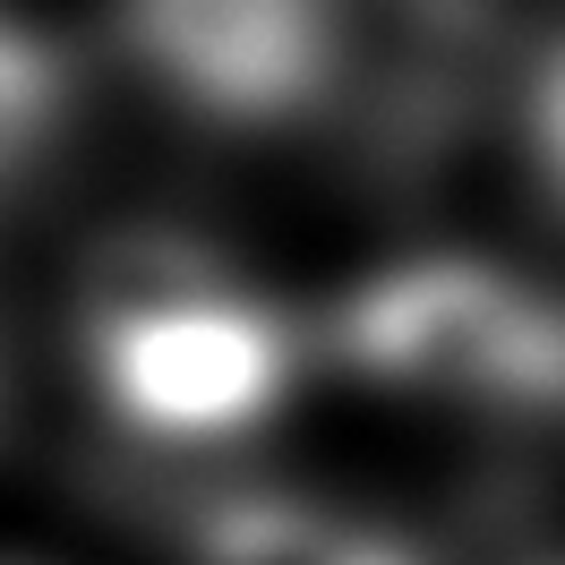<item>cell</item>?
<instances>
[{"mask_svg": "<svg viewBox=\"0 0 565 565\" xmlns=\"http://www.w3.org/2000/svg\"><path fill=\"white\" fill-rule=\"evenodd\" d=\"M189 565H412V557L377 531H352L318 505H291V497H223L189 531Z\"/></svg>", "mask_w": 565, "mask_h": 565, "instance_id": "5", "label": "cell"}, {"mask_svg": "<svg viewBox=\"0 0 565 565\" xmlns=\"http://www.w3.org/2000/svg\"><path fill=\"white\" fill-rule=\"evenodd\" d=\"M61 120H70V61H61V43L0 9V189L61 138Z\"/></svg>", "mask_w": 565, "mask_h": 565, "instance_id": "6", "label": "cell"}, {"mask_svg": "<svg viewBox=\"0 0 565 565\" xmlns=\"http://www.w3.org/2000/svg\"><path fill=\"white\" fill-rule=\"evenodd\" d=\"M77 343L104 412L163 446L257 428L300 369L291 318L180 232H129L95 257Z\"/></svg>", "mask_w": 565, "mask_h": 565, "instance_id": "1", "label": "cell"}, {"mask_svg": "<svg viewBox=\"0 0 565 565\" xmlns=\"http://www.w3.org/2000/svg\"><path fill=\"white\" fill-rule=\"evenodd\" d=\"M352 70L343 95L369 111L386 154H437L480 111L505 43V0H343Z\"/></svg>", "mask_w": 565, "mask_h": 565, "instance_id": "4", "label": "cell"}, {"mask_svg": "<svg viewBox=\"0 0 565 565\" xmlns=\"http://www.w3.org/2000/svg\"><path fill=\"white\" fill-rule=\"evenodd\" d=\"M334 360L420 403L540 420L565 412V300L480 257H420L334 309Z\"/></svg>", "mask_w": 565, "mask_h": 565, "instance_id": "2", "label": "cell"}, {"mask_svg": "<svg viewBox=\"0 0 565 565\" xmlns=\"http://www.w3.org/2000/svg\"><path fill=\"white\" fill-rule=\"evenodd\" d=\"M523 129H531V172H540V189L565 206V35L548 43V52H540V70H531Z\"/></svg>", "mask_w": 565, "mask_h": 565, "instance_id": "7", "label": "cell"}, {"mask_svg": "<svg viewBox=\"0 0 565 565\" xmlns=\"http://www.w3.org/2000/svg\"><path fill=\"white\" fill-rule=\"evenodd\" d=\"M138 70L214 129H282L343 104V0H120Z\"/></svg>", "mask_w": 565, "mask_h": 565, "instance_id": "3", "label": "cell"}]
</instances>
